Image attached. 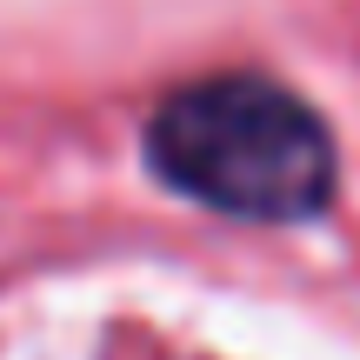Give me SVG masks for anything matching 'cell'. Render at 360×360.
I'll return each instance as SVG.
<instances>
[{
    "label": "cell",
    "instance_id": "1",
    "mask_svg": "<svg viewBox=\"0 0 360 360\" xmlns=\"http://www.w3.org/2000/svg\"><path fill=\"white\" fill-rule=\"evenodd\" d=\"M147 160L174 193L233 220H307L334 200V141L321 114L260 74L167 94L147 120Z\"/></svg>",
    "mask_w": 360,
    "mask_h": 360
}]
</instances>
